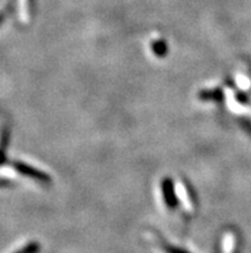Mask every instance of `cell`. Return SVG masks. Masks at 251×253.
Here are the masks:
<instances>
[{
    "label": "cell",
    "mask_w": 251,
    "mask_h": 253,
    "mask_svg": "<svg viewBox=\"0 0 251 253\" xmlns=\"http://www.w3.org/2000/svg\"><path fill=\"white\" fill-rule=\"evenodd\" d=\"M38 251H40V246L34 242V243H29L27 246H25V247L21 248V250H18L14 253H37Z\"/></svg>",
    "instance_id": "obj_1"
}]
</instances>
